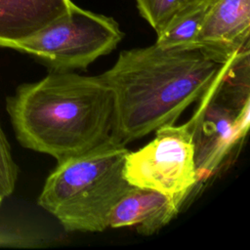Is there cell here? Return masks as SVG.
<instances>
[{"label": "cell", "mask_w": 250, "mask_h": 250, "mask_svg": "<svg viewBox=\"0 0 250 250\" xmlns=\"http://www.w3.org/2000/svg\"><path fill=\"white\" fill-rule=\"evenodd\" d=\"M194 127L192 117L179 126L159 127L150 143L129 151L124 162V176L129 184L186 200L198 183Z\"/></svg>", "instance_id": "obj_5"}, {"label": "cell", "mask_w": 250, "mask_h": 250, "mask_svg": "<svg viewBox=\"0 0 250 250\" xmlns=\"http://www.w3.org/2000/svg\"><path fill=\"white\" fill-rule=\"evenodd\" d=\"M44 241L36 235L18 231H0V246L2 247H38Z\"/></svg>", "instance_id": "obj_12"}, {"label": "cell", "mask_w": 250, "mask_h": 250, "mask_svg": "<svg viewBox=\"0 0 250 250\" xmlns=\"http://www.w3.org/2000/svg\"><path fill=\"white\" fill-rule=\"evenodd\" d=\"M186 200L150 188L133 187L113 208L108 228L135 227L143 235H151L169 224Z\"/></svg>", "instance_id": "obj_7"}, {"label": "cell", "mask_w": 250, "mask_h": 250, "mask_svg": "<svg viewBox=\"0 0 250 250\" xmlns=\"http://www.w3.org/2000/svg\"><path fill=\"white\" fill-rule=\"evenodd\" d=\"M6 108L18 142L58 163L112 137L113 96L100 75L50 70L36 82L20 85Z\"/></svg>", "instance_id": "obj_2"}, {"label": "cell", "mask_w": 250, "mask_h": 250, "mask_svg": "<svg viewBox=\"0 0 250 250\" xmlns=\"http://www.w3.org/2000/svg\"><path fill=\"white\" fill-rule=\"evenodd\" d=\"M19 169L13 158L8 140L0 126V194L10 196L16 187Z\"/></svg>", "instance_id": "obj_11"}, {"label": "cell", "mask_w": 250, "mask_h": 250, "mask_svg": "<svg viewBox=\"0 0 250 250\" xmlns=\"http://www.w3.org/2000/svg\"><path fill=\"white\" fill-rule=\"evenodd\" d=\"M250 0H217L209 8L197 36V48L226 62L249 50Z\"/></svg>", "instance_id": "obj_6"}, {"label": "cell", "mask_w": 250, "mask_h": 250, "mask_svg": "<svg viewBox=\"0 0 250 250\" xmlns=\"http://www.w3.org/2000/svg\"><path fill=\"white\" fill-rule=\"evenodd\" d=\"M123 36L113 18L73 3L66 14L11 49L35 57L50 70L74 71L111 53Z\"/></svg>", "instance_id": "obj_4"}, {"label": "cell", "mask_w": 250, "mask_h": 250, "mask_svg": "<svg viewBox=\"0 0 250 250\" xmlns=\"http://www.w3.org/2000/svg\"><path fill=\"white\" fill-rule=\"evenodd\" d=\"M3 199H4V197L0 194V205H1V203H2V201H3Z\"/></svg>", "instance_id": "obj_14"}, {"label": "cell", "mask_w": 250, "mask_h": 250, "mask_svg": "<svg viewBox=\"0 0 250 250\" xmlns=\"http://www.w3.org/2000/svg\"><path fill=\"white\" fill-rule=\"evenodd\" d=\"M233 57L223 62L199 48H163L155 43L120 52L115 63L100 74L113 96L112 137L126 145L175 124Z\"/></svg>", "instance_id": "obj_1"}, {"label": "cell", "mask_w": 250, "mask_h": 250, "mask_svg": "<svg viewBox=\"0 0 250 250\" xmlns=\"http://www.w3.org/2000/svg\"><path fill=\"white\" fill-rule=\"evenodd\" d=\"M143 19L158 34L180 8V0H136Z\"/></svg>", "instance_id": "obj_10"}, {"label": "cell", "mask_w": 250, "mask_h": 250, "mask_svg": "<svg viewBox=\"0 0 250 250\" xmlns=\"http://www.w3.org/2000/svg\"><path fill=\"white\" fill-rule=\"evenodd\" d=\"M126 145L111 137L78 156L59 162L48 176L38 205L67 231L101 232L111 212L134 187L124 176Z\"/></svg>", "instance_id": "obj_3"}, {"label": "cell", "mask_w": 250, "mask_h": 250, "mask_svg": "<svg viewBox=\"0 0 250 250\" xmlns=\"http://www.w3.org/2000/svg\"><path fill=\"white\" fill-rule=\"evenodd\" d=\"M71 0H0V47L12 48L66 14Z\"/></svg>", "instance_id": "obj_8"}, {"label": "cell", "mask_w": 250, "mask_h": 250, "mask_svg": "<svg viewBox=\"0 0 250 250\" xmlns=\"http://www.w3.org/2000/svg\"><path fill=\"white\" fill-rule=\"evenodd\" d=\"M199 1H209L211 3H215L217 0H180V8L184 7L188 4H190V3H193V2H199Z\"/></svg>", "instance_id": "obj_13"}, {"label": "cell", "mask_w": 250, "mask_h": 250, "mask_svg": "<svg viewBox=\"0 0 250 250\" xmlns=\"http://www.w3.org/2000/svg\"><path fill=\"white\" fill-rule=\"evenodd\" d=\"M213 3L199 1L181 7L158 33L156 42L163 48H197V36Z\"/></svg>", "instance_id": "obj_9"}]
</instances>
